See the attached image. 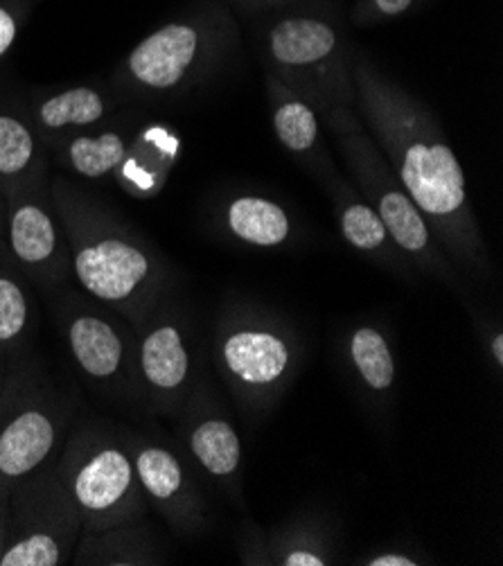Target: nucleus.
Here are the masks:
<instances>
[{
	"label": "nucleus",
	"instance_id": "nucleus-7",
	"mask_svg": "<svg viewBox=\"0 0 503 566\" xmlns=\"http://www.w3.org/2000/svg\"><path fill=\"white\" fill-rule=\"evenodd\" d=\"M214 366L249 411L271 407L292 384L301 364L294 327L271 314L238 310L214 327Z\"/></svg>",
	"mask_w": 503,
	"mask_h": 566
},
{
	"label": "nucleus",
	"instance_id": "nucleus-23",
	"mask_svg": "<svg viewBox=\"0 0 503 566\" xmlns=\"http://www.w3.org/2000/svg\"><path fill=\"white\" fill-rule=\"evenodd\" d=\"M348 361L355 370L361 386L381 398L396 386L398 379V364L396 355L390 350V344L381 329L373 325L357 327L348 338Z\"/></svg>",
	"mask_w": 503,
	"mask_h": 566
},
{
	"label": "nucleus",
	"instance_id": "nucleus-1",
	"mask_svg": "<svg viewBox=\"0 0 503 566\" xmlns=\"http://www.w3.org/2000/svg\"><path fill=\"white\" fill-rule=\"evenodd\" d=\"M355 104L370 138L429 223L442 251L463 266L492 273L463 167L429 108L396 82L357 60Z\"/></svg>",
	"mask_w": 503,
	"mask_h": 566
},
{
	"label": "nucleus",
	"instance_id": "nucleus-5",
	"mask_svg": "<svg viewBox=\"0 0 503 566\" xmlns=\"http://www.w3.org/2000/svg\"><path fill=\"white\" fill-rule=\"evenodd\" d=\"M325 123L346 158L355 184L364 192V199L377 210L409 264L447 285H457V271L450 255L433 238L429 223L381 156V149L370 138L353 106L327 108Z\"/></svg>",
	"mask_w": 503,
	"mask_h": 566
},
{
	"label": "nucleus",
	"instance_id": "nucleus-21",
	"mask_svg": "<svg viewBox=\"0 0 503 566\" xmlns=\"http://www.w3.org/2000/svg\"><path fill=\"white\" fill-rule=\"evenodd\" d=\"M54 149L71 172L88 181H99L114 177L123 167L132 149V138L120 129H86L69 136Z\"/></svg>",
	"mask_w": 503,
	"mask_h": 566
},
{
	"label": "nucleus",
	"instance_id": "nucleus-26",
	"mask_svg": "<svg viewBox=\"0 0 503 566\" xmlns=\"http://www.w3.org/2000/svg\"><path fill=\"white\" fill-rule=\"evenodd\" d=\"M238 557L242 564H262L269 566V553H266V531H262L258 524L244 522L242 531L238 535Z\"/></svg>",
	"mask_w": 503,
	"mask_h": 566
},
{
	"label": "nucleus",
	"instance_id": "nucleus-8",
	"mask_svg": "<svg viewBox=\"0 0 503 566\" xmlns=\"http://www.w3.org/2000/svg\"><path fill=\"white\" fill-rule=\"evenodd\" d=\"M54 461L12 483L8 544L0 566H64L73 559L82 517Z\"/></svg>",
	"mask_w": 503,
	"mask_h": 566
},
{
	"label": "nucleus",
	"instance_id": "nucleus-30",
	"mask_svg": "<svg viewBox=\"0 0 503 566\" xmlns=\"http://www.w3.org/2000/svg\"><path fill=\"white\" fill-rule=\"evenodd\" d=\"M373 3L384 17H400L413 6V0H373Z\"/></svg>",
	"mask_w": 503,
	"mask_h": 566
},
{
	"label": "nucleus",
	"instance_id": "nucleus-4",
	"mask_svg": "<svg viewBox=\"0 0 503 566\" xmlns=\"http://www.w3.org/2000/svg\"><path fill=\"white\" fill-rule=\"evenodd\" d=\"M77 413V395L54 377L34 348L8 357L0 409V481L14 483L57 459Z\"/></svg>",
	"mask_w": 503,
	"mask_h": 566
},
{
	"label": "nucleus",
	"instance_id": "nucleus-24",
	"mask_svg": "<svg viewBox=\"0 0 503 566\" xmlns=\"http://www.w3.org/2000/svg\"><path fill=\"white\" fill-rule=\"evenodd\" d=\"M266 553L269 566H329L334 559L325 528L310 520L269 531Z\"/></svg>",
	"mask_w": 503,
	"mask_h": 566
},
{
	"label": "nucleus",
	"instance_id": "nucleus-18",
	"mask_svg": "<svg viewBox=\"0 0 503 566\" xmlns=\"http://www.w3.org/2000/svg\"><path fill=\"white\" fill-rule=\"evenodd\" d=\"M71 562L77 566H156L165 564V551L149 524L138 520L82 533Z\"/></svg>",
	"mask_w": 503,
	"mask_h": 566
},
{
	"label": "nucleus",
	"instance_id": "nucleus-27",
	"mask_svg": "<svg viewBox=\"0 0 503 566\" xmlns=\"http://www.w3.org/2000/svg\"><path fill=\"white\" fill-rule=\"evenodd\" d=\"M359 564L361 566H420L425 562H420L413 555L400 553V551H386V553H377L373 557H366Z\"/></svg>",
	"mask_w": 503,
	"mask_h": 566
},
{
	"label": "nucleus",
	"instance_id": "nucleus-11",
	"mask_svg": "<svg viewBox=\"0 0 503 566\" xmlns=\"http://www.w3.org/2000/svg\"><path fill=\"white\" fill-rule=\"evenodd\" d=\"M147 507L179 535H197L208 524L201 479L175 438L149 429L120 427Z\"/></svg>",
	"mask_w": 503,
	"mask_h": 566
},
{
	"label": "nucleus",
	"instance_id": "nucleus-20",
	"mask_svg": "<svg viewBox=\"0 0 503 566\" xmlns=\"http://www.w3.org/2000/svg\"><path fill=\"white\" fill-rule=\"evenodd\" d=\"M271 123L281 145L310 163L321 158V125L316 108L277 75H266Z\"/></svg>",
	"mask_w": 503,
	"mask_h": 566
},
{
	"label": "nucleus",
	"instance_id": "nucleus-17",
	"mask_svg": "<svg viewBox=\"0 0 503 566\" xmlns=\"http://www.w3.org/2000/svg\"><path fill=\"white\" fill-rule=\"evenodd\" d=\"M332 199L337 208L342 238L359 253L375 262L405 273L409 260L402 255L398 244L390 238L377 210L361 199L346 181H332Z\"/></svg>",
	"mask_w": 503,
	"mask_h": 566
},
{
	"label": "nucleus",
	"instance_id": "nucleus-29",
	"mask_svg": "<svg viewBox=\"0 0 503 566\" xmlns=\"http://www.w3.org/2000/svg\"><path fill=\"white\" fill-rule=\"evenodd\" d=\"M485 348H488V357L492 359L494 368L501 370L503 368V332L501 327L492 329V338H485Z\"/></svg>",
	"mask_w": 503,
	"mask_h": 566
},
{
	"label": "nucleus",
	"instance_id": "nucleus-31",
	"mask_svg": "<svg viewBox=\"0 0 503 566\" xmlns=\"http://www.w3.org/2000/svg\"><path fill=\"white\" fill-rule=\"evenodd\" d=\"M6 388H8V357L0 353V409H3Z\"/></svg>",
	"mask_w": 503,
	"mask_h": 566
},
{
	"label": "nucleus",
	"instance_id": "nucleus-16",
	"mask_svg": "<svg viewBox=\"0 0 503 566\" xmlns=\"http://www.w3.org/2000/svg\"><path fill=\"white\" fill-rule=\"evenodd\" d=\"M48 179V147L28 113L0 106V190L10 197Z\"/></svg>",
	"mask_w": 503,
	"mask_h": 566
},
{
	"label": "nucleus",
	"instance_id": "nucleus-6",
	"mask_svg": "<svg viewBox=\"0 0 503 566\" xmlns=\"http://www.w3.org/2000/svg\"><path fill=\"white\" fill-rule=\"evenodd\" d=\"M48 301L84 384L108 402L145 407L136 366V327L73 285L54 290Z\"/></svg>",
	"mask_w": 503,
	"mask_h": 566
},
{
	"label": "nucleus",
	"instance_id": "nucleus-25",
	"mask_svg": "<svg viewBox=\"0 0 503 566\" xmlns=\"http://www.w3.org/2000/svg\"><path fill=\"white\" fill-rule=\"evenodd\" d=\"M30 0H0V60L14 45Z\"/></svg>",
	"mask_w": 503,
	"mask_h": 566
},
{
	"label": "nucleus",
	"instance_id": "nucleus-28",
	"mask_svg": "<svg viewBox=\"0 0 503 566\" xmlns=\"http://www.w3.org/2000/svg\"><path fill=\"white\" fill-rule=\"evenodd\" d=\"M10 492H12V483H8V481H0V559H3V551H6V544H8Z\"/></svg>",
	"mask_w": 503,
	"mask_h": 566
},
{
	"label": "nucleus",
	"instance_id": "nucleus-15",
	"mask_svg": "<svg viewBox=\"0 0 503 566\" xmlns=\"http://www.w3.org/2000/svg\"><path fill=\"white\" fill-rule=\"evenodd\" d=\"M25 113L43 145L54 149L69 136L102 125L114 113V99L97 86H71L32 95Z\"/></svg>",
	"mask_w": 503,
	"mask_h": 566
},
{
	"label": "nucleus",
	"instance_id": "nucleus-22",
	"mask_svg": "<svg viewBox=\"0 0 503 566\" xmlns=\"http://www.w3.org/2000/svg\"><path fill=\"white\" fill-rule=\"evenodd\" d=\"M229 233L249 247L275 249L290 240L292 219L287 210L264 197H235L223 212Z\"/></svg>",
	"mask_w": 503,
	"mask_h": 566
},
{
	"label": "nucleus",
	"instance_id": "nucleus-13",
	"mask_svg": "<svg viewBox=\"0 0 503 566\" xmlns=\"http://www.w3.org/2000/svg\"><path fill=\"white\" fill-rule=\"evenodd\" d=\"M214 52V34L199 23L175 21L145 36L120 64L116 82L134 95H167L201 77Z\"/></svg>",
	"mask_w": 503,
	"mask_h": 566
},
{
	"label": "nucleus",
	"instance_id": "nucleus-3",
	"mask_svg": "<svg viewBox=\"0 0 503 566\" xmlns=\"http://www.w3.org/2000/svg\"><path fill=\"white\" fill-rule=\"evenodd\" d=\"M54 468L77 505L82 533L145 520L147 501L120 427L93 416L73 422Z\"/></svg>",
	"mask_w": 503,
	"mask_h": 566
},
{
	"label": "nucleus",
	"instance_id": "nucleus-19",
	"mask_svg": "<svg viewBox=\"0 0 503 566\" xmlns=\"http://www.w3.org/2000/svg\"><path fill=\"white\" fill-rule=\"evenodd\" d=\"M39 323L36 290L0 244V353L14 357L34 348Z\"/></svg>",
	"mask_w": 503,
	"mask_h": 566
},
{
	"label": "nucleus",
	"instance_id": "nucleus-10",
	"mask_svg": "<svg viewBox=\"0 0 503 566\" xmlns=\"http://www.w3.org/2000/svg\"><path fill=\"white\" fill-rule=\"evenodd\" d=\"M136 332L143 405L156 416L177 418L201 381L190 325L175 303L163 298Z\"/></svg>",
	"mask_w": 503,
	"mask_h": 566
},
{
	"label": "nucleus",
	"instance_id": "nucleus-32",
	"mask_svg": "<svg viewBox=\"0 0 503 566\" xmlns=\"http://www.w3.org/2000/svg\"><path fill=\"white\" fill-rule=\"evenodd\" d=\"M3 233H6V195L0 190V244H3Z\"/></svg>",
	"mask_w": 503,
	"mask_h": 566
},
{
	"label": "nucleus",
	"instance_id": "nucleus-12",
	"mask_svg": "<svg viewBox=\"0 0 503 566\" xmlns=\"http://www.w3.org/2000/svg\"><path fill=\"white\" fill-rule=\"evenodd\" d=\"M3 247L41 294L73 282L71 249L50 195V179L6 197Z\"/></svg>",
	"mask_w": 503,
	"mask_h": 566
},
{
	"label": "nucleus",
	"instance_id": "nucleus-9",
	"mask_svg": "<svg viewBox=\"0 0 503 566\" xmlns=\"http://www.w3.org/2000/svg\"><path fill=\"white\" fill-rule=\"evenodd\" d=\"M269 56L275 75L323 113L355 102L339 36L318 19H287L269 32Z\"/></svg>",
	"mask_w": 503,
	"mask_h": 566
},
{
	"label": "nucleus",
	"instance_id": "nucleus-2",
	"mask_svg": "<svg viewBox=\"0 0 503 566\" xmlns=\"http://www.w3.org/2000/svg\"><path fill=\"white\" fill-rule=\"evenodd\" d=\"M50 195L71 249L73 280L134 327L167 292V264L154 244L66 177L50 179Z\"/></svg>",
	"mask_w": 503,
	"mask_h": 566
},
{
	"label": "nucleus",
	"instance_id": "nucleus-14",
	"mask_svg": "<svg viewBox=\"0 0 503 566\" xmlns=\"http://www.w3.org/2000/svg\"><path fill=\"white\" fill-rule=\"evenodd\" d=\"M177 418V442L199 479L242 507V440L212 390L199 381Z\"/></svg>",
	"mask_w": 503,
	"mask_h": 566
}]
</instances>
